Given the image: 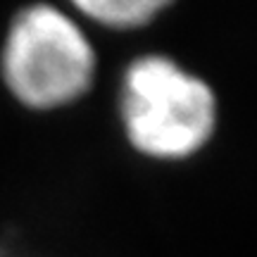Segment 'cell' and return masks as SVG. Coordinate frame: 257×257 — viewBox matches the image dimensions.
<instances>
[{"instance_id":"obj_2","label":"cell","mask_w":257,"mask_h":257,"mask_svg":"<svg viewBox=\"0 0 257 257\" xmlns=\"http://www.w3.org/2000/svg\"><path fill=\"white\" fill-rule=\"evenodd\" d=\"M100 53L88 29L67 8L27 3L0 38V88L29 114L79 107L98 86Z\"/></svg>"},{"instance_id":"obj_3","label":"cell","mask_w":257,"mask_h":257,"mask_svg":"<svg viewBox=\"0 0 257 257\" xmlns=\"http://www.w3.org/2000/svg\"><path fill=\"white\" fill-rule=\"evenodd\" d=\"M174 3L176 0H67L69 12L83 24L114 34H128L155 24Z\"/></svg>"},{"instance_id":"obj_1","label":"cell","mask_w":257,"mask_h":257,"mask_svg":"<svg viewBox=\"0 0 257 257\" xmlns=\"http://www.w3.org/2000/svg\"><path fill=\"white\" fill-rule=\"evenodd\" d=\"M114 119L121 141L143 162L188 165L219 134V91L172 53H136L117 76Z\"/></svg>"}]
</instances>
